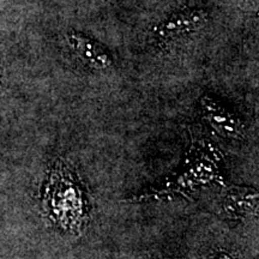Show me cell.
<instances>
[{"mask_svg": "<svg viewBox=\"0 0 259 259\" xmlns=\"http://www.w3.org/2000/svg\"><path fill=\"white\" fill-rule=\"evenodd\" d=\"M200 106L204 118L216 132L226 138L244 139L246 132L242 122L234 114L223 108L219 102L204 96L200 100Z\"/></svg>", "mask_w": 259, "mask_h": 259, "instance_id": "3", "label": "cell"}, {"mask_svg": "<svg viewBox=\"0 0 259 259\" xmlns=\"http://www.w3.org/2000/svg\"><path fill=\"white\" fill-rule=\"evenodd\" d=\"M66 42L77 58L94 70L103 71L109 69L113 65L111 54L106 48L85 35L79 32H70L66 36Z\"/></svg>", "mask_w": 259, "mask_h": 259, "instance_id": "4", "label": "cell"}, {"mask_svg": "<svg viewBox=\"0 0 259 259\" xmlns=\"http://www.w3.org/2000/svg\"><path fill=\"white\" fill-rule=\"evenodd\" d=\"M52 176L50 185V204L52 216L71 233H78L88 215V204L84 200L78 184L71 179L70 174L59 170Z\"/></svg>", "mask_w": 259, "mask_h": 259, "instance_id": "1", "label": "cell"}, {"mask_svg": "<svg viewBox=\"0 0 259 259\" xmlns=\"http://www.w3.org/2000/svg\"><path fill=\"white\" fill-rule=\"evenodd\" d=\"M213 259H236V258L233 257V255H231L229 253H221V254H219L218 257H215Z\"/></svg>", "mask_w": 259, "mask_h": 259, "instance_id": "5", "label": "cell"}, {"mask_svg": "<svg viewBox=\"0 0 259 259\" xmlns=\"http://www.w3.org/2000/svg\"><path fill=\"white\" fill-rule=\"evenodd\" d=\"M209 21V14L205 10H189L173 15L157 28H155L160 40L171 41L199 30Z\"/></svg>", "mask_w": 259, "mask_h": 259, "instance_id": "2", "label": "cell"}]
</instances>
